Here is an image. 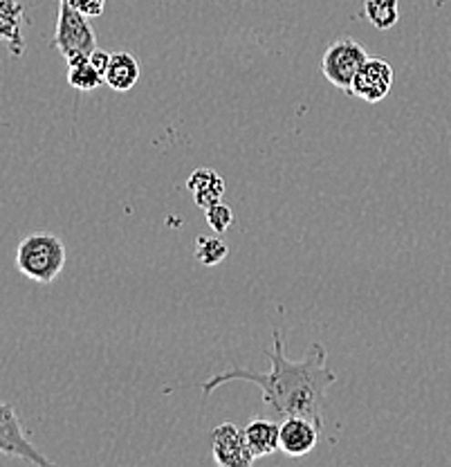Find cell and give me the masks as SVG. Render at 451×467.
I'll list each match as a JSON object with an SVG mask.
<instances>
[{
	"mask_svg": "<svg viewBox=\"0 0 451 467\" xmlns=\"http://www.w3.org/2000/svg\"><path fill=\"white\" fill-rule=\"evenodd\" d=\"M274 347L268 350L272 371L259 373L251 368L239 367L231 371L211 376L200 387L202 396H211L218 387L227 382H251L263 391L265 407L272 409L276 418L301 416L313 420L323 430V409H326L328 387L337 379V373L331 371L326 364L328 353L319 342L308 348L301 359H290L285 355L283 337L274 328L272 333Z\"/></svg>",
	"mask_w": 451,
	"mask_h": 467,
	"instance_id": "cell-1",
	"label": "cell"
},
{
	"mask_svg": "<svg viewBox=\"0 0 451 467\" xmlns=\"http://www.w3.org/2000/svg\"><path fill=\"white\" fill-rule=\"evenodd\" d=\"M67 261L63 241L52 232L27 234L16 247V270L36 284H52Z\"/></svg>",
	"mask_w": 451,
	"mask_h": 467,
	"instance_id": "cell-2",
	"label": "cell"
},
{
	"mask_svg": "<svg viewBox=\"0 0 451 467\" xmlns=\"http://www.w3.org/2000/svg\"><path fill=\"white\" fill-rule=\"evenodd\" d=\"M52 47H56L66 61L88 57L97 47V34L90 26L88 16H84L70 0H59L56 32L55 38H52Z\"/></svg>",
	"mask_w": 451,
	"mask_h": 467,
	"instance_id": "cell-3",
	"label": "cell"
},
{
	"mask_svg": "<svg viewBox=\"0 0 451 467\" xmlns=\"http://www.w3.org/2000/svg\"><path fill=\"white\" fill-rule=\"evenodd\" d=\"M368 52L360 41L351 36H342L326 47L322 57V72L328 81L346 95H351L353 79L366 63Z\"/></svg>",
	"mask_w": 451,
	"mask_h": 467,
	"instance_id": "cell-4",
	"label": "cell"
},
{
	"mask_svg": "<svg viewBox=\"0 0 451 467\" xmlns=\"http://www.w3.org/2000/svg\"><path fill=\"white\" fill-rule=\"evenodd\" d=\"M0 454L21 459L26 463L38 467L52 465V461L41 454V450L34 445L27 431L23 430L16 409L3 400H0Z\"/></svg>",
	"mask_w": 451,
	"mask_h": 467,
	"instance_id": "cell-5",
	"label": "cell"
},
{
	"mask_svg": "<svg viewBox=\"0 0 451 467\" xmlns=\"http://www.w3.org/2000/svg\"><path fill=\"white\" fill-rule=\"evenodd\" d=\"M213 461L220 467H250L256 461L247 442L245 430L234 422H222L211 431Z\"/></svg>",
	"mask_w": 451,
	"mask_h": 467,
	"instance_id": "cell-6",
	"label": "cell"
},
{
	"mask_svg": "<svg viewBox=\"0 0 451 467\" xmlns=\"http://www.w3.org/2000/svg\"><path fill=\"white\" fill-rule=\"evenodd\" d=\"M393 79H395V72H393L391 63H386L384 58L368 57L353 79L351 95L366 101V104H380L382 99L389 97Z\"/></svg>",
	"mask_w": 451,
	"mask_h": 467,
	"instance_id": "cell-7",
	"label": "cell"
},
{
	"mask_svg": "<svg viewBox=\"0 0 451 467\" xmlns=\"http://www.w3.org/2000/svg\"><path fill=\"white\" fill-rule=\"evenodd\" d=\"M319 436H322V427L314 425L313 420L301 416H290L281 422V447L285 456H299L310 454L317 447Z\"/></svg>",
	"mask_w": 451,
	"mask_h": 467,
	"instance_id": "cell-8",
	"label": "cell"
},
{
	"mask_svg": "<svg viewBox=\"0 0 451 467\" xmlns=\"http://www.w3.org/2000/svg\"><path fill=\"white\" fill-rule=\"evenodd\" d=\"M187 189L193 196V202L200 209H210L213 204L222 202L225 196V180L213 169H196L187 180Z\"/></svg>",
	"mask_w": 451,
	"mask_h": 467,
	"instance_id": "cell-9",
	"label": "cell"
},
{
	"mask_svg": "<svg viewBox=\"0 0 451 467\" xmlns=\"http://www.w3.org/2000/svg\"><path fill=\"white\" fill-rule=\"evenodd\" d=\"M23 7L18 0H0V41L7 43L12 57H23L26 36H23Z\"/></svg>",
	"mask_w": 451,
	"mask_h": 467,
	"instance_id": "cell-10",
	"label": "cell"
},
{
	"mask_svg": "<svg viewBox=\"0 0 451 467\" xmlns=\"http://www.w3.org/2000/svg\"><path fill=\"white\" fill-rule=\"evenodd\" d=\"M104 81L110 90L128 92L139 81V63L130 52H110L108 67L104 72Z\"/></svg>",
	"mask_w": 451,
	"mask_h": 467,
	"instance_id": "cell-11",
	"label": "cell"
},
{
	"mask_svg": "<svg viewBox=\"0 0 451 467\" xmlns=\"http://www.w3.org/2000/svg\"><path fill=\"white\" fill-rule=\"evenodd\" d=\"M247 442L250 450L256 459L274 454L281 447V425L276 420H268V418H256L250 425L245 427Z\"/></svg>",
	"mask_w": 451,
	"mask_h": 467,
	"instance_id": "cell-12",
	"label": "cell"
},
{
	"mask_svg": "<svg viewBox=\"0 0 451 467\" xmlns=\"http://www.w3.org/2000/svg\"><path fill=\"white\" fill-rule=\"evenodd\" d=\"M67 84L79 92H92L97 90L104 81V72L90 61L88 57H79L67 61Z\"/></svg>",
	"mask_w": 451,
	"mask_h": 467,
	"instance_id": "cell-13",
	"label": "cell"
},
{
	"mask_svg": "<svg viewBox=\"0 0 451 467\" xmlns=\"http://www.w3.org/2000/svg\"><path fill=\"white\" fill-rule=\"evenodd\" d=\"M364 14L375 29H391L400 21V3L397 0H366Z\"/></svg>",
	"mask_w": 451,
	"mask_h": 467,
	"instance_id": "cell-14",
	"label": "cell"
},
{
	"mask_svg": "<svg viewBox=\"0 0 451 467\" xmlns=\"http://www.w3.org/2000/svg\"><path fill=\"white\" fill-rule=\"evenodd\" d=\"M227 254H230V247H227V243L222 241L220 236L196 238V252H193V256H196V261L202 263V265H218V263L227 259Z\"/></svg>",
	"mask_w": 451,
	"mask_h": 467,
	"instance_id": "cell-15",
	"label": "cell"
},
{
	"mask_svg": "<svg viewBox=\"0 0 451 467\" xmlns=\"http://www.w3.org/2000/svg\"><path fill=\"white\" fill-rule=\"evenodd\" d=\"M205 213H207L205 216L207 225H210L216 234H225L231 227V223H234V212H231V209L222 202L205 209Z\"/></svg>",
	"mask_w": 451,
	"mask_h": 467,
	"instance_id": "cell-16",
	"label": "cell"
},
{
	"mask_svg": "<svg viewBox=\"0 0 451 467\" xmlns=\"http://www.w3.org/2000/svg\"><path fill=\"white\" fill-rule=\"evenodd\" d=\"M70 3L75 5V7L88 18L101 16V14H104V9H106V0H70Z\"/></svg>",
	"mask_w": 451,
	"mask_h": 467,
	"instance_id": "cell-17",
	"label": "cell"
},
{
	"mask_svg": "<svg viewBox=\"0 0 451 467\" xmlns=\"http://www.w3.org/2000/svg\"><path fill=\"white\" fill-rule=\"evenodd\" d=\"M90 61L95 63V66L99 67L101 72H106V67H108V61H110V52L99 50V47H95V50L90 52Z\"/></svg>",
	"mask_w": 451,
	"mask_h": 467,
	"instance_id": "cell-18",
	"label": "cell"
}]
</instances>
